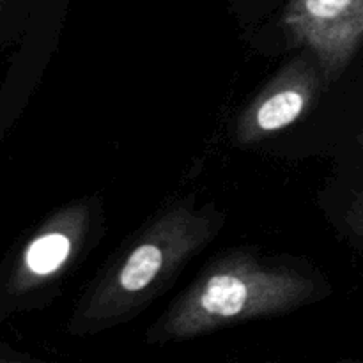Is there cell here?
<instances>
[{"label":"cell","instance_id":"1","mask_svg":"<svg viewBox=\"0 0 363 363\" xmlns=\"http://www.w3.org/2000/svg\"><path fill=\"white\" fill-rule=\"evenodd\" d=\"M308 273L233 250L209 262L147 330L152 346L186 342L218 330L289 314L318 298Z\"/></svg>","mask_w":363,"mask_h":363},{"label":"cell","instance_id":"4","mask_svg":"<svg viewBox=\"0 0 363 363\" xmlns=\"http://www.w3.org/2000/svg\"><path fill=\"white\" fill-rule=\"evenodd\" d=\"M323 87L318 60L293 59L245 106L236 121V142L254 145L293 126L312 108Z\"/></svg>","mask_w":363,"mask_h":363},{"label":"cell","instance_id":"3","mask_svg":"<svg viewBox=\"0 0 363 363\" xmlns=\"http://www.w3.org/2000/svg\"><path fill=\"white\" fill-rule=\"evenodd\" d=\"M284 27L293 45L318 60L323 84L332 85L363 43V0H293Z\"/></svg>","mask_w":363,"mask_h":363},{"label":"cell","instance_id":"8","mask_svg":"<svg viewBox=\"0 0 363 363\" xmlns=\"http://www.w3.org/2000/svg\"><path fill=\"white\" fill-rule=\"evenodd\" d=\"M358 144H360L362 149H363V131H362L360 135H358Z\"/></svg>","mask_w":363,"mask_h":363},{"label":"cell","instance_id":"2","mask_svg":"<svg viewBox=\"0 0 363 363\" xmlns=\"http://www.w3.org/2000/svg\"><path fill=\"white\" fill-rule=\"evenodd\" d=\"M218 229L215 211L195 208L191 199L160 213L85 293L69 332L77 337L94 335L133 319L169 287Z\"/></svg>","mask_w":363,"mask_h":363},{"label":"cell","instance_id":"6","mask_svg":"<svg viewBox=\"0 0 363 363\" xmlns=\"http://www.w3.org/2000/svg\"><path fill=\"white\" fill-rule=\"evenodd\" d=\"M346 222L347 225H350V229L363 241V194L358 195V197L354 199L353 204L350 206L346 215Z\"/></svg>","mask_w":363,"mask_h":363},{"label":"cell","instance_id":"5","mask_svg":"<svg viewBox=\"0 0 363 363\" xmlns=\"http://www.w3.org/2000/svg\"><path fill=\"white\" fill-rule=\"evenodd\" d=\"M89 229L91 209L87 202H77L53 215L25 248L18 273L21 289H32L64 272L82 250Z\"/></svg>","mask_w":363,"mask_h":363},{"label":"cell","instance_id":"7","mask_svg":"<svg viewBox=\"0 0 363 363\" xmlns=\"http://www.w3.org/2000/svg\"><path fill=\"white\" fill-rule=\"evenodd\" d=\"M337 363H363V360H357V358H344V360H339Z\"/></svg>","mask_w":363,"mask_h":363}]
</instances>
